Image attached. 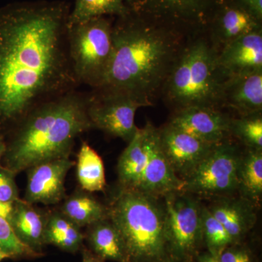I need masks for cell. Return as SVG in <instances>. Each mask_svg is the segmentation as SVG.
I'll use <instances>...</instances> for the list:
<instances>
[{
	"mask_svg": "<svg viewBox=\"0 0 262 262\" xmlns=\"http://www.w3.org/2000/svg\"><path fill=\"white\" fill-rule=\"evenodd\" d=\"M68 6L59 2L0 9V134L41 103L76 90L67 47Z\"/></svg>",
	"mask_w": 262,
	"mask_h": 262,
	"instance_id": "1",
	"label": "cell"
},
{
	"mask_svg": "<svg viewBox=\"0 0 262 262\" xmlns=\"http://www.w3.org/2000/svg\"><path fill=\"white\" fill-rule=\"evenodd\" d=\"M183 33L130 11L113 28V52L96 89L121 91L154 104L188 39Z\"/></svg>",
	"mask_w": 262,
	"mask_h": 262,
	"instance_id": "2",
	"label": "cell"
},
{
	"mask_svg": "<svg viewBox=\"0 0 262 262\" xmlns=\"http://www.w3.org/2000/svg\"><path fill=\"white\" fill-rule=\"evenodd\" d=\"M93 128L88 93L77 89L41 103L5 136V168L15 174L50 160L69 158L76 138Z\"/></svg>",
	"mask_w": 262,
	"mask_h": 262,
	"instance_id": "3",
	"label": "cell"
},
{
	"mask_svg": "<svg viewBox=\"0 0 262 262\" xmlns=\"http://www.w3.org/2000/svg\"><path fill=\"white\" fill-rule=\"evenodd\" d=\"M225 80L209 39L193 37L169 72L160 95L175 111L192 106L221 108Z\"/></svg>",
	"mask_w": 262,
	"mask_h": 262,
	"instance_id": "4",
	"label": "cell"
},
{
	"mask_svg": "<svg viewBox=\"0 0 262 262\" xmlns=\"http://www.w3.org/2000/svg\"><path fill=\"white\" fill-rule=\"evenodd\" d=\"M108 219L120 232L128 262L168 259L163 198L120 189L108 206Z\"/></svg>",
	"mask_w": 262,
	"mask_h": 262,
	"instance_id": "5",
	"label": "cell"
},
{
	"mask_svg": "<svg viewBox=\"0 0 262 262\" xmlns=\"http://www.w3.org/2000/svg\"><path fill=\"white\" fill-rule=\"evenodd\" d=\"M113 25L106 17L67 24V47L77 82L91 89L101 84L113 52Z\"/></svg>",
	"mask_w": 262,
	"mask_h": 262,
	"instance_id": "6",
	"label": "cell"
},
{
	"mask_svg": "<svg viewBox=\"0 0 262 262\" xmlns=\"http://www.w3.org/2000/svg\"><path fill=\"white\" fill-rule=\"evenodd\" d=\"M165 248L175 262H194L203 246V203L198 196L173 191L163 196Z\"/></svg>",
	"mask_w": 262,
	"mask_h": 262,
	"instance_id": "7",
	"label": "cell"
},
{
	"mask_svg": "<svg viewBox=\"0 0 262 262\" xmlns=\"http://www.w3.org/2000/svg\"><path fill=\"white\" fill-rule=\"evenodd\" d=\"M243 150L230 138L215 144L209 155L183 181L182 192L198 198L237 194V172Z\"/></svg>",
	"mask_w": 262,
	"mask_h": 262,
	"instance_id": "8",
	"label": "cell"
},
{
	"mask_svg": "<svg viewBox=\"0 0 262 262\" xmlns=\"http://www.w3.org/2000/svg\"><path fill=\"white\" fill-rule=\"evenodd\" d=\"M221 0H127L135 14L183 33L193 35L209 24Z\"/></svg>",
	"mask_w": 262,
	"mask_h": 262,
	"instance_id": "9",
	"label": "cell"
},
{
	"mask_svg": "<svg viewBox=\"0 0 262 262\" xmlns=\"http://www.w3.org/2000/svg\"><path fill=\"white\" fill-rule=\"evenodd\" d=\"M144 105L130 95L105 89L88 93V115L93 127L128 143L139 127L135 115Z\"/></svg>",
	"mask_w": 262,
	"mask_h": 262,
	"instance_id": "10",
	"label": "cell"
},
{
	"mask_svg": "<svg viewBox=\"0 0 262 262\" xmlns=\"http://www.w3.org/2000/svg\"><path fill=\"white\" fill-rule=\"evenodd\" d=\"M158 132L164 155L182 181L192 173L216 144L202 141L168 123L158 128Z\"/></svg>",
	"mask_w": 262,
	"mask_h": 262,
	"instance_id": "11",
	"label": "cell"
},
{
	"mask_svg": "<svg viewBox=\"0 0 262 262\" xmlns=\"http://www.w3.org/2000/svg\"><path fill=\"white\" fill-rule=\"evenodd\" d=\"M143 129L149 158L139 187L135 190L159 198L173 191H182L184 182L174 173L164 155L158 127L147 122Z\"/></svg>",
	"mask_w": 262,
	"mask_h": 262,
	"instance_id": "12",
	"label": "cell"
},
{
	"mask_svg": "<svg viewBox=\"0 0 262 262\" xmlns=\"http://www.w3.org/2000/svg\"><path fill=\"white\" fill-rule=\"evenodd\" d=\"M231 116L221 108L192 106L174 112L169 125L210 144L230 138Z\"/></svg>",
	"mask_w": 262,
	"mask_h": 262,
	"instance_id": "13",
	"label": "cell"
},
{
	"mask_svg": "<svg viewBox=\"0 0 262 262\" xmlns=\"http://www.w3.org/2000/svg\"><path fill=\"white\" fill-rule=\"evenodd\" d=\"M75 162L69 158L50 160L28 169L26 201L56 204L65 196V179Z\"/></svg>",
	"mask_w": 262,
	"mask_h": 262,
	"instance_id": "14",
	"label": "cell"
},
{
	"mask_svg": "<svg viewBox=\"0 0 262 262\" xmlns=\"http://www.w3.org/2000/svg\"><path fill=\"white\" fill-rule=\"evenodd\" d=\"M208 27V39L219 52L237 38L261 29V20L234 0H221Z\"/></svg>",
	"mask_w": 262,
	"mask_h": 262,
	"instance_id": "15",
	"label": "cell"
},
{
	"mask_svg": "<svg viewBox=\"0 0 262 262\" xmlns=\"http://www.w3.org/2000/svg\"><path fill=\"white\" fill-rule=\"evenodd\" d=\"M218 63L226 79L262 71V28L241 36L218 52Z\"/></svg>",
	"mask_w": 262,
	"mask_h": 262,
	"instance_id": "16",
	"label": "cell"
},
{
	"mask_svg": "<svg viewBox=\"0 0 262 262\" xmlns=\"http://www.w3.org/2000/svg\"><path fill=\"white\" fill-rule=\"evenodd\" d=\"M207 208L225 227L232 244L243 243L257 220L258 209L237 194L213 198Z\"/></svg>",
	"mask_w": 262,
	"mask_h": 262,
	"instance_id": "17",
	"label": "cell"
},
{
	"mask_svg": "<svg viewBox=\"0 0 262 262\" xmlns=\"http://www.w3.org/2000/svg\"><path fill=\"white\" fill-rule=\"evenodd\" d=\"M225 107L238 116L262 113V71L226 79L221 98Z\"/></svg>",
	"mask_w": 262,
	"mask_h": 262,
	"instance_id": "18",
	"label": "cell"
},
{
	"mask_svg": "<svg viewBox=\"0 0 262 262\" xmlns=\"http://www.w3.org/2000/svg\"><path fill=\"white\" fill-rule=\"evenodd\" d=\"M45 217L27 201L18 199L14 202V209L9 221L18 238L29 248L41 255L46 246Z\"/></svg>",
	"mask_w": 262,
	"mask_h": 262,
	"instance_id": "19",
	"label": "cell"
},
{
	"mask_svg": "<svg viewBox=\"0 0 262 262\" xmlns=\"http://www.w3.org/2000/svg\"><path fill=\"white\" fill-rule=\"evenodd\" d=\"M149 158L144 129L139 128L119 158L117 174L120 189H137Z\"/></svg>",
	"mask_w": 262,
	"mask_h": 262,
	"instance_id": "20",
	"label": "cell"
},
{
	"mask_svg": "<svg viewBox=\"0 0 262 262\" xmlns=\"http://www.w3.org/2000/svg\"><path fill=\"white\" fill-rule=\"evenodd\" d=\"M84 239L90 249L105 261L128 262L121 235L108 217L89 226Z\"/></svg>",
	"mask_w": 262,
	"mask_h": 262,
	"instance_id": "21",
	"label": "cell"
},
{
	"mask_svg": "<svg viewBox=\"0 0 262 262\" xmlns=\"http://www.w3.org/2000/svg\"><path fill=\"white\" fill-rule=\"evenodd\" d=\"M237 195L256 209L262 199V150L246 148L243 151L237 172Z\"/></svg>",
	"mask_w": 262,
	"mask_h": 262,
	"instance_id": "22",
	"label": "cell"
},
{
	"mask_svg": "<svg viewBox=\"0 0 262 262\" xmlns=\"http://www.w3.org/2000/svg\"><path fill=\"white\" fill-rule=\"evenodd\" d=\"M84 235L80 227L62 213H53L46 220V244L53 245L67 252L75 253L82 248Z\"/></svg>",
	"mask_w": 262,
	"mask_h": 262,
	"instance_id": "23",
	"label": "cell"
},
{
	"mask_svg": "<svg viewBox=\"0 0 262 262\" xmlns=\"http://www.w3.org/2000/svg\"><path fill=\"white\" fill-rule=\"evenodd\" d=\"M61 213L80 228L108 217V207L86 193H75L67 198Z\"/></svg>",
	"mask_w": 262,
	"mask_h": 262,
	"instance_id": "24",
	"label": "cell"
},
{
	"mask_svg": "<svg viewBox=\"0 0 262 262\" xmlns=\"http://www.w3.org/2000/svg\"><path fill=\"white\" fill-rule=\"evenodd\" d=\"M77 177L81 187L87 192H99L106 187L103 160L86 142L82 143L77 155Z\"/></svg>",
	"mask_w": 262,
	"mask_h": 262,
	"instance_id": "25",
	"label": "cell"
},
{
	"mask_svg": "<svg viewBox=\"0 0 262 262\" xmlns=\"http://www.w3.org/2000/svg\"><path fill=\"white\" fill-rule=\"evenodd\" d=\"M130 10L127 0H75L68 17V24L80 23L89 19L108 15L122 17Z\"/></svg>",
	"mask_w": 262,
	"mask_h": 262,
	"instance_id": "26",
	"label": "cell"
},
{
	"mask_svg": "<svg viewBox=\"0 0 262 262\" xmlns=\"http://www.w3.org/2000/svg\"><path fill=\"white\" fill-rule=\"evenodd\" d=\"M229 134L245 147L262 150V113L231 117Z\"/></svg>",
	"mask_w": 262,
	"mask_h": 262,
	"instance_id": "27",
	"label": "cell"
},
{
	"mask_svg": "<svg viewBox=\"0 0 262 262\" xmlns=\"http://www.w3.org/2000/svg\"><path fill=\"white\" fill-rule=\"evenodd\" d=\"M202 229L203 244L206 246L208 252L213 256L220 257L224 250L232 244V239L225 227L205 205L202 210Z\"/></svg>",
	"mask_w": 262,
	"mask_h": 262,
	"instance_id": "28",
	"label": "cell"
},
{
	"mask_svg": "<svg viewBox=\"0 0 262 262\" xmlns=\"http://www.w3.org/2000/svg\"><path fill=\"white\" fill-rule=\"evenodd\" d=\"M0 249L7 253L10 258L39 256L18 238L10 222L2 217H0Z\"/></svg>",
	"mask_w": 262,
	"mask_h": 262,
	"instance_id": "29",
	"label": "cell"
},
{
	"mask_svg": "<svg viewBox=\"0 0 262 262\" xmlns=\"http://www.w3.org/2000/svg\"><path fill=\"white\" fill-rule=\"evenodd\" d=\"M15 175L9 169L0 167V201L13 203L19 199Z\"/></svg>",
	"mask_w": 262,
	"mask_h": 262,
	"instance_id": "30",
	"label": "cell"
},
{
	"mask_svg": "<svg viewBox=\"0 0 262 262\" xmlns=\"http://www.w3.org/2000/svg\"><path fill=\"white\" fill-rule=\"evenodd\" d=\"M221 262H253L252 253L241 244H231L220 256Z\"/></svg>",
	"mask_w": 262,
	"mask_h": 262,
	"instance_id": "31",
	"label": "cell"
},
{
	"mask_svg": "<svg viewBox=\"0 0 262 262\" xmlns=\"http://www.w3.org/2000/svg\"><path fill=\"white\" fill-rule=\"evenodd\" d=\"M252 13L258 20H262V0H234Z\"/></svg>",
	"mask_w": 262,
	"mask_h": 262,
	"instance_id": "32",
	"label": "cell"
},
{
	"mask_svg": "<svg viewBox=\"0 0 262 262\" xmlns=\"http://www.w3.org/2000/svg\"><path fill=\"white\" fill-rule=\"evenodd\" d=\"M14 209V202L6 203L0 201V217L4 218L9 222Z\"/></svg>",
	"mask_w": 262,
	"mask_h": 262,
	"instance_id": "33",
	"label": "cell"
},
{
	"mask_svg": "<svg viewBox=\"0 0 262 262\" xmlns=\"http://www.w3.org/2000/svg\"><path fill=\"white\" fill-rule=\"evenodd\" d=\"M82 262H105L102 258L98 256L89 248L82 247Z\"/></svg>",
	"mask_w": 262,
	"mask_h": 262,
	"instance_id": "34",
	"label": "cell"
},
{
	"mask_svg": "<svg viewBox=\"0 0 262 262\" xmlns=\"http://www.w3.org/2000/svg\"><path fill=\"white\" fill-rule=\"evenodd\" d=\"M196 262H221L220 258L213 256L207 251L206 253H200Z\"/></svg>",
	"mask_w": 262,
	"mask_h": 262,
	"instance_id": "35",
	"label": "cell"
},
{
	"mask_svg": "<svg viewBox=\"0 0 262 262\" xmlns=\"http://www.w3.org/2000/svg\"><path fill=\"white\" fill-rule=\"evenodd\" d=\"M5 149H6V141H5V136L0 134V167L3 166L1 165V160L4 156Z\"/></svg>",
	"mask_w": 262,
	"mask_h": 262,
	"instance_id": "36",
	"label": "cell"
},
{
	"mask_svg": "<svg viewBox=\"0 0 262 262\" xmlns=\"http://www.w3.org/2000/svg\"><path fill=\"white\" fill-rule=\"evenodd\" d=\"M6 258H10V257L7 253H5L4 251L0 249V262L3 261L4 259H6Z\"/></svg>",
	"mask_w": 262,
	"mask_h": 262,
	"instance_id": "37",
	"label": "cell"
},
{
	"mask_svg": "<svg viewBox=\"0 0 262 262\" xmlns=\"http://www.w3.org/2000/svg\"><path fill=\"white\" fill-rule=\"evenodd\" d=\"M158 262H175V261H172V260L170 259V258H168V259L164 260V261H158Z\"/></svg>",
	"mask_w": 262,
	"mask_h": 262,
	"instance_id": "38",
	"label": "cell"
}]
</instances>
